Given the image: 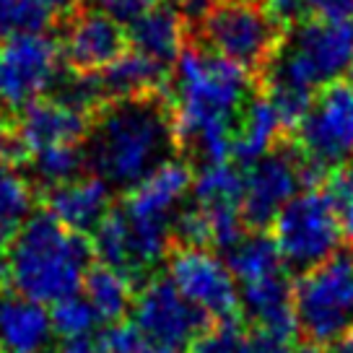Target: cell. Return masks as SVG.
Returning a JSON list of instances; mask_svg holds the SVG:
<instances>
[{
  "mask_svg": "<svg viewBox=\"0 0 353 353\" xmlns=\"http://www.w3.org/2000/svg\"><path fill=\"white\" fill-rule=\"evenodd\" d=\"M83 143L91 174L110 188L132 190L172 161L174 112L164 104L161 91L112 99L94 112Z\"/></svg>",
  "mask_w": 353,
  "mask_h": 353,
  "instance_id": "1",
  "label": "cell"
},
{
  "mask_svg": "<svg viewBox=\"0 0 353 353\" xmlns=\"http://www.w3.org/2000/svg\"><path fill=\"white\" fill-rule=\"evenodd\" d=\"M174 65L176 143L192 148L205 166L229 161L234 132L250 101L247 70L188 44Z\"/></svg>",
  "mask_w": 353,
  "mask_h": 353,
  "instance_id": "2",
  "label": "cell"
},
{
  "mask_svg": "<svg viewBox=\"0 0 353 353\" xmlns=\"http://www.w3.org/2000/svg\"><path fill=\"white\" fill-rule=\"evenodd\" d=\"M94 247L83 234L65 229L47 210L34 213L6 250V276L13 294L37 304L76 296L91 273Z\"/></svg>",
  "mask_w": 353,
  "mask_h": 353,
  "instance_id": "3",
  "label": "cell"
},
{
  "mask_svg": "<svg viewBox=\"0 0 353 353\" xmlns=\"http://www.w3.org/2000/svg\"><path fill=\"white\" fill-rule=\"evenodd\" d=\"M192 172L182 161H166L125 198L122 216L130 234L132 276L156 265L169 250L182 203L192 192Z\"/></svg>",
  "mask_w": 353,
  "mask_h": 353,
  "instance_id": "4",
  "label": "cell"
},
{
  "mask_svg": "<svg viewBox=\"0 0 353 353\" xmlns=\"http://www.w3.org/2000/svg\"><path fill=\"white\" fill-rule=\"evenodd\" d=\"M353 65V21L309 19L288 29L268 63V86L314 91L335 83Z\"/></svg>",
  "mask_w": 353,
  "mask_h": 353,
  "instance_id": "5",
  "label": "cell"
},
{
  "mask_svg": "<svg viewBox=\"0 0 353 353\" xmlns=\"http://www.w3.org/2000/svg\"><path fill=\"white\" fill-rule=\"evenodd\" d=\"M299 332L312 345H341L353 335V254L338 252L294 286Z\"/></svg>",
  "mask_w": 353,
  "mask_h": 353,
  "instance_id": "6",
  "label": "cell"
},
{
  "mask_svg": "<svg viewBox=\"0 0 353 353\" xmlns=\"http://www.w3.org/2000/svg\"><path fill=\"white\" fill-rule=\"evenodd\" d=\"M203 37L213 55L254 70L268 65L276 55L283 42V29L270 19L260 0H219L203 21Z\"/></svg>",
  "mask_w": 353,
  "mask_h": 353,
  "instance_id": "7",
  "label": "cell"
},
{
  "mask_svg": "<svg viewBox=\"0 0 353 353\" xmlns=\"http://www.w3.org/2000/svg\"><path fill=\"white\" fill-rule=\"evenodd\" d=\"M273 239L283 263L304 273L335 257L343 229L327 192L317 188L299 192L273 223Z\"/></svg>",
  "mask_w": 353,
  "mask_h": 353,
  "instance_id": "8",
  "label": "cell"
},
{
  "mask_svg": "<svg viewBox=\"0 0 353 353\" xmlns=\"http://www.w3.org/2000/svg\"><path fill=\"white\" fill-rule=\"evenodd\" d=\"M299 154L322 176L353 156V83L335 81L320 88L296 128Z\"/></svg>",
  "mask_w": 353,
  "mask_h": 353,
  "instance_id": "9",
  "label": "cell"
},
{
  "mask_svg": "<svg viewBox=\"0 0 353 353\" xmlns=\"http://www.w3.org/2000/svg\"><path fill=\"white\" fill-rule=\"evenodd\" d=\"M63 47L44 32H21L0 42V104L23 110L60 81Z\"/></svg>",
  "mask_w": 353,
  "mask_h": 353,
  "instance_id": "10",
  "label": "cell"
},
{
  "mask_svg": "<svg viewBox=\"0 0 353 353\" xmlns=\"http://www.w3.org/2000/svg\"><path fill=\"white\" fill-rule=\"evenodd\" d=\"M130 322L148 341L179 353H190L195 341L208 330V314L192 307L169 278H154L141 288L132 301Z\"/></svg>",
  "mask_w": 353,
  "mask_h": 353,
  "instance_id": "11",
  "label": "cell"
},
{
  "mask_svg": "<svg viewBox=\"0 0 353 353\" xmlns=\"http://www.w3.org/2000/svg\"><path fill=\"white\" fill-rule=\"evenodd\" d=\"M304 188L301 154L278 145L260 161L244 169L242 221L252 232L273 226L281 210Z\"/></svg>",
  "mask_w": 353,
  "mask_h": 353,
  "instance_id": "12",
  "label": "cell"
},
{
  "mask_svg": "<svg viewBox=\"0 0 353 353\" xmlns=\"http://www.w3.org/2000/svg\"><path fill=\"white\" fill-rule=\"evenodd\" d=\"M169 281L208 317L234 320L239 309V286L226 260L205 247H179L169 257Z\"/></svg>",
  "mask_w": 353,
  "mask_h": 353,
  "instance_id": "13",
  "label": "cell"
},
{
  "mask_svg": "<svg viewBox=\"0 0 353 353\" xmlns=\"http://www.w3.org/2000/svg\"><path fill=\"white\" fill-rule=\"evenodd\" d=\"M244 174L234 164H208L192 182V208L205 219L210 244L229 250L239 242L242 229Z\"/></svg>",
  "mask_w": 353,
  "mask_h": 353,
  "instance_id": "14",
  "label": "cell"
},
{
  "mask_svg": "<svg viewBox=\"0 0 353 353\" xmlns=\"http://www.w3.org/2000/svg\"><path fill=\"white\" fill-rule=\"evenodd\" d=\"M128 32L117 19L86 8L70 21L63 42V60L78 76L101 73L128 52Z\"/></svg>",
  "mask_w": 353,
  "mask_h": 353,
  "instance_id": "15",
  "label": "cell"
},
{
  "mask_svg": "<svg viewBox=\"0 0 353 353\" xmlns=\"http://www.w3.org/2000/svg\"><path fill=\"white\" fill-rule=\"evenodd\" d=\"M86 114H81L78 110L68 107L65 101L52 99V97H42L32 101L29 107H23L19 125H16V135L26 145L29 156L50 145L78 143L86 138Z\"/></svg>",
  "mask_w": 353,
  "mask_h": 353,
  "instance_id": "16",
  "label": "cell"
},
{
  "mask_svg": "<svg viewBox=\"0 0 353 353\" xmlns=\"http://www.w3.org/2000/svg\"><path fill=\"white\" fill-rule=\"evenodd\" d=\"M47 213L70 232H97L112 213V188L94 174L70 179L47 192Z\"/></svg>",
  "mask_w": 353,
  "mask_h": 353,
  "instance_id": "17",
  "label": "cell"
},
{
  "mask_svg": "<svg viewBox=\"0 0 353 353\" xmlns=\"http://www.w3.org/2000/svg\"><path fill=\"white\" fill-rule=\"evenodd\" d=\"M55 338L50 312L19 294H0V353H47Z\"/></svg>",
  "mask_w": 353,
  "mask_h": 353,
  "instance_id": "18",
  "label": "cell"
},
{
  "mask_svg": "<svg viewBox=\"0 0 353 353\" xmlns=\"http://www.w3.org/2000/svg\"><path fill=\"white\" fill-rule=\"evenodd\" d=\"M239 307L257 325L260 332L276 335L291 343L299 332L294 312V288L286 276H276L239 288Z\"/></svg>",
  "mask_w": 353,
  "mask_h": 353,
  "instance_id": "19",
  "label": "cell"
},
{
  "mask_svg": "<svg viewBox=\"0 0 353 353\" xmlns=\"http://www.w3.org/2000/svg\"><path fill=\"white\" fill-rule=\"evenodd\" d=\"M128 39L135 52L169 68L174 65L179 52L185 50V19L179 16L174 6L161 3L130 21Z\"/></svg>",
  "mask_w": 353,
  "mask_h": 353,
  "instance_id": "20",
  "label": "cell"
},
{
  "mask_svg": "<svg viewBox=\"0 0 353 353\" xmlns=\"http://www.w3.org/2000/svg\"><path fill=\"white\" fill-rule=\"evenodd\" d=\"M281 132H283V125H281L273 101L268 99V94H260L247 101L242 117H239V125L234 132L232 156L247 169L276 148Z\"/></svg>",
  "mask_w": 353,
  "mask_h": 353,
  "instance_id": "21",
  "label": "cell"
},
{
  "mask_svg": "<svg viewBox=\"0 0 353 353\" xmlns=\"http://www.w3.org/2000/svg\"><path fill=\"white\" fill-rule=\"evenodd\" d=\"M226 265L236 283L250 286L283 276V257L276 239L265 232H244L239 242L226 250Z\"/></svg>",
  "mask_w": 353,
  "mask_h": 353,
  "instance_id": "22",
  "label": "cell"
},
{
  "mask_svg": "<svg viewBox=\"0 0 353 353\" xmlns=\"http://www.w3.org/2000/svg\"><path fill=\"white\" fill-rule=\"evenodd\" d=\"M169 68L154 63L151 57L141 52H125L120 60H114L107 70H101V88L107 101L128 99V97H143V94H159L166 81Z\"/></svg>",
  "mask_w": 353,
  "mask_h": 353,
  "instance_id": "23",
  "label": "cell"
},
{
  "mask_svg": "<svg viewBox=\"0 0 353 353\" xmlns=\"http://www.w3.org/2000/svg\"><path fill=\"white\" fill-rule=\"evenodd\" d=\"M83 296L97 312L99 322H107L110 327L120 325L125 314L132 312V301H135L132 278L114 268H107V265L91 268L86 283H83Z\"/></svg>",
  "mask_w": 353,
  "mask_h": 353,
  "instance_id": "24",
  "label": "cell"
},
{
  "mask_svg": "<svg viewBox=\"0 0 353 353\" xmlns=\"http://www.w3.org/2000/svg\"><path fill=\"white\" fill-rule=\"evenodd\" d=\"M29 166H32V174L52 190L70 179H78L81 169H86V154H83V145L78 143L50 145L42 151H34L29 156Z\"/></svg>",
  "mask_w": 353,
  "mask_h": 353,
  "instance_id": "25",
  "label": "cell"
},
{
  "mask_svg": "<svg viewBox=\"0 0 353 353\" xmlns=\"http://www.w3.org/2000/svg\"><path fill=\"white\" fill-rule=\"evenodd\" d=\"M34 192L13 166H0V232L21 229L32 219Z\"/></svg>",
  "mask_w": 353,
  "mask_h": 353,
  "instance_id": "26",
  "label": "cell"
},
{
  "mask_svg": "<svg viewBox=\"0 0 353 353\" xmlns=\"http://www.w3.org/2000/svg\"><path fill=\"white\" fill-rule=\"evenodd\" d=\"M50 317H52V327L55 335H60L63 341L70 338H83V335H94L97 327V312L91 309V304L86 301V296H68L63 301H57L55 307L50 309Z\"/></svg>",
  "mask_w": 353,
  "mask_h": 353,
  "instance_id": "27",
  "label": "cell"
},
{
  "mask_svg": "<svg viewBox=\"0 0 353 353\" xmlns=\"http://www.w3.org/2000/svg\"><path fill=\"white\" fill-rule=\"evenodd\" d=\"M101 345H104V353H179L148 341L132 322H120L107 327L101 332Z\"/></svg>",
  "mask_w": 353,
  "mask_h": 353,
  "instance_id": "28",
  "label": "cell"
},
{
  "mask_svg": "<svg viewBox=\"0 0 353 353\" xmlns=\"http://www.w3.org/2000/svg\"><path fill=\"white\" fill-rule=\"evenodd\" d=\"M247 332L236 320H223L200 335L190 353H242Z\"/></svg>",
  "mask_w": 353,
  "mask_h": 353,
  "instance_id": "29",
  "label": "cell"
},
{
  "mask_svg": "<svg viewBox=\"0 0 353 353\" xmlns=\"http://www.w3.org/2000/svg\"><path fill=\"white\" fill-rule=\"evenodd\" d=\"M327 198L332 203V210L338 216V223L343 229V236L353 239V166H343L327 182Z\"/></svg>",
  "mask_w": 353,
  "mask_h": 353,
  "instance_id": "30",
  "label": "cell"
},
{
  "mask_svg": "<svg viewBox=\"0 0 353 353\" xmlns=\"http://www.w3.org/2000/svg\"><path fill=\"white\" fill-rule=\"evenodd\" d=\"M47 26L26 0H0V42L21 32H44Z\"/></svg>",
  "mask_w": 353,
  "mask_h": 353,
  "instance_id": "31",
  "label": "cell"
},
{
  "mask_svg": "<svg viewBox=\"0 0 353 353\" xmlns=\"http://www.w3.org/2000/svg\"><path fill=\"white\" fill-rule=\"evenodd\" d=\"M88 8L94 11H101L117 19V21H135L138 16L148 13L151 8L161 6V0H86Z\"/></svg>",
  "mask_w": 353,
  "mask_h": 353,
  "instance_id": "32",
  "label": "cell"
},
{
  "mask_svg": "<svg viewBox=\"0 0 353 353\" xmlns=\"http://www.w3.org/2000/svg\"><path fill=\"white\" fill-rule=\"evenodd\" d=\"M263 8L270 13V19L281 26V29H294L296 23L307 21L304 16L309 13L307 0H260Z\"/></svg>",
  "mask_w": 353,
  "mask_h": 353,
  "instance_id": "33",
  "label": "cell"
},
{
  "mask_svg": "<svg viewBox=\"0 0 353 353\" xmlns=\"http://www.w3.org/2000/svg\"><path fill=\"white\" fill-rule=\"evenodd\" d=\"M309 11L322 21H353V0H307Z\"/></svg>",
  "mask_w": 353,
  "mask_h": 353,
  "instance_id": "34",
  "label": "cell"
},
{
  "mask_svg": "<svg viewBox=\"0 0 353 353\" xmlns=\"http://www.w3.org/2000/svg\"><path fill=\"white\" fill-rule=\"evenodd\" d=\"M242 353H291V343L276 335H268V332L254 330L252 335H247Z\"/></svg>",
  "mask_w": 353,
  "mask_h": 353,
  "instance_id": "35",
  "label": "cell"
},
{
  "mask_svg": "<svg viewBox=\"0 0 353 353\" xmlns=\"http://www.w3.org/2000/svg\"><path fill=\"white\" fill-rule=\"evenodd\" d=\"M26 3H29V8L39 16V21H42L44 26H50L55 19H63V16L73 8L76 0H26Z\"/></svg>",
  "mask_w": 353,
  "mask_h": 353,
  "instance_id": "36",
  "label": "cell"
},
{
  "mask_svg": "<svg viewBox=\"0 0 353 353\" xmlns=\"http://www.w3.org/2000/svg\"><path fill=\"white\" fill-rule=\"evenodd\" d=\"M219 0H176V11L179 16L190 23H203L205 21V16L210 13V8L216 6Z\"/></svg>",
  "mask_w": 353,
  "mask_h": 353,
  "instance_id": "37",
  "label": "cell"
},
{
  "mask_svg": "<svg viewBox=\"0 0 353 353\" xmlns=\"http://www.w3.org/2000/svg\"><path fill=\"white\" fill-rule=\"evenodd\" d=\"M60 353H104L101 335H83V338H70V341H63Z\"/></svg>",
  "mask_w": 353,
  "mask_h": 353,
  "instance_id": "38",
  "label": "cell"
},
{
  "mask_svg": "<svg viewBox=\"0 0 353 353\" xmlns=\"http://www.w3.org/2000/svg\"><path fill=\"white\" fill-rule=\"evenodd\" d=\"M299 353H332V351H327V348H322V345H304Z\"/></svg>",
  "mask_w": 353,
  "mask_h": 353,
  "instance_id": "39",
  "label": "cell"
},
{
  "mask_svg": "<svg viewBox=\"0 0 353 353\" xmlns=\"http://www.w3.org/2000/svg\"><path fill=\"white\" fill-rule=\"evenodd\" d=\"M338 348H341V353H353V335H351V338H345Z\"/></svg>",
  "mask_w": 353,
  "mask_h": 353,
  "instance_id": "40",
  "label": "cell"
},
{
  "mask_svg": "<svg viewBox=\"0 0 353 353\" xmlns=\"http://www.w3.org/2000/svg\"><path fill=\"white\" fill-rule=\"evenodd\" d=\"M6 236H8V234L0 232V252H3V244H6Z\"/></svg>",
  "mask_w": 353,
  "mask_h": 353,
  "instance_id": "41",
  "label": "cell"
},
{
  "mask_svg": "<svg viewBox=\"0 0 353 353\" xmlns=\"http://www.w3.org/2000/svg\"><path fill=\"white\" fill-rule=\"evenodd\" d=\"M351 83H353V65H351Z\"/></svg>",
  "mask_w": 353,
  "mask_h": 353,
  "instance_id": "42",
  "label": "cell"
},
{
  "mask_svg": "<svg viewBox=\"0 0 353 353\" xmlns=\"http://www.w3.org/2000/svg\"><path fill=\"white\" fill-rule=\"evenodd\" d=\"M0 166H6V164H3V159H0Z\"/></svg>",
  "mask_w": 353,
  "mask_h": 353,
  "instance_id": "43",
  "label": "cell"
}]
</instances>
